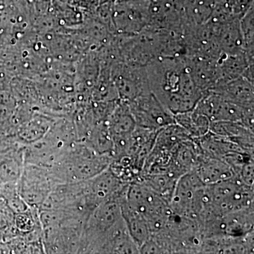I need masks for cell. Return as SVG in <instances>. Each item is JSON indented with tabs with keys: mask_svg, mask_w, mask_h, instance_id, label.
Wrapping results in <instances>:
<instances>
[{
	"mask_svg": "<svg viewBox=\"0 0 254 254\" xmlns=\"http://www.w3.org/2000/svg\"><path fill=\"white\" fill-rule=\"evenodd\" d=\"M145 67L150 91L174 116L194 109L205 95L193 80L187 55L160 57Z\"/></svg>",
	"mask_w": 254,
	"mask_h": 254,
	"instance_id": "cell-1",
	"label": "cell"
},
{
	"mask_svg": "<svg viewBox=\"0 0 254 254\" xmlns=\"http://www.w3.org/2000/svg\"><path fill=\"white\" fill-rule=\"evenodd\" d=\"M112 160V155L100 154L84 143L76 141L48 170L55 185L76 183L96 176L110 166Z\"/></svg>",
	"mask_w": 254,
	"mask_h": 254,
	"instance_id": "cell-2",
	"label": "cell"
},
{
	"mask_svg": "<svg viewBox=\"0 0 254 254\" xmlns=\"http://www.w3.org/2000/svg\"><path fill=\"white\" fill-rule=\"evenodd\" d=\"M194 109L205 115L210 123L239 122L254 130V109L239 106L214 92H209L203 95Z\"/></svg>",
	"mask_w": 254,
	"mask_h": 254,
	"instance_id": "cell-3",
	"label": "cell"
},
{
	"mask_svg": "<svg viewBox=\"0 0 254 254\" xmlns=\"http://www.w3.org/2000/svg\"><path fill=\"white\" fill-rule=\"evenodd\" d=\"M55 186L48 168L25 163L17 182V190L29 206H41Z\"/></svg>",
	"mask_w": 254,
	"mask_h": 254,
	"instance_id": "cell-4",
	"label": "cell"
},
{
	"mask_svg": "<svg viewBox=\"0 0 254 254\" xmlns=\"http://www.w3.org/2000/svg\"><path fill=\"white\" fill-rule=\"evenodd\" d=\"M127 103L137 126L158 131L175 123V116L165 109L152 92Z\"/></svg>",
	"mask_w": 254,
	"mask_h": 254,
	"instance_id": "cell-5",
	"label": "cell"
},
{
	"mask_svg": "<svg viewBox=\"0 0 254 254\" xmlns=\"http://www.w3.org/2000/svg\"><path fill=\"white\" fill-rule=\"evenodd\" d=\"M113 13L120 31L131 36L138 34L149 24V0L117 1Z\"/></svg>",
	"mask_w": 254,
	"mask_h": 254,
	"instance_id": "cell-6",
	"label": "cell"
},
{
	"mask_svg": "<svg viewBox=\"0 0 254 254\" xmlns=\"http://www.w3.org/2000/svg\"><path fill=\"white\" fill-rule=\"evenodd\" d=\"M247 109H254V81L244 76L218 83L211 91Z\"/></svg>",
	"mask_w": 254,
	"mask_h": 254,
	"instance_id": "cell-7",
	"label": "cell"
},
{
	"mask_svg": "<svg viewBox=\"0 0 254 254\" xmlns=\"http://www.w3.org/2000/svg\"><path fill=\"white\" fill-rule=\"evenodd\" d=\"M193 170L205 185H213L237 177L225 162L203 154Z\"/></svg>",
	"mask_w": 254,
	"mask_h": 254,
	"instance_id": "cell-8",
	"label": "cell"
},
{
	"mask_svg": "<svg viewBox=\"0 0 254 254\" xmlns=\"http://www.w3.org/2000/svg\"><path fill=\"white\" fill-rule=\"evenodd\" d=\"M125 196V195L122 198L120 201L122 215L130 236L140 250L142 246L144 245L151 237V230H150L149 224L143 218V215L136 210L130 208L125 203L124 201Z\"/></svg>",
	"mask_w": 254,
	"mask_h": 254,
	"instance_id": "cell-9",
	"label": "cell"
},
{
	"mask_svg": "<svg viewBox=\"0 0 254 254\" xmlns=\"http://www.w3.org/2000/svg\"><path fill=\"white\" fill-rule=\"evenodd\" d=\"M24 149H8L0 152V182L16 184L24 168Z\"/></svg>",
	"mask_w": 254,
	"mask_h": 254,
	"instance_id": "cell-10",
	"label": "cell"
},
{
	"mask_svg": "<svg viewBox=\"0 0 254 254\" xmlns=\"http://www.w3.org/2000/svg\"><path fill=\"white\" fill-rule=\"evenodd\" d=\"M215 5V0H183L182 9L185 27L199 26L208 22Z\"/></svg>",
	"mask_w": 254,
	"mask_h": 254,
	"instance_id": "cell-11",
	"label": "cell"
},
{
	"mask_svg": "<svg viewBox=\"0 0 254 254\" xmlns=\"http://www.w3.org/2000/svg\"><path fill=\"white\" fill-rule=\"evenodd\" d=\"M175 123L182 127L192 138L196 139L210 131V122L195 109L175 115Z\"/></svg>",
	"mask_w": 254,
	"mask_h": 254,
	"instance_id": "cell-12",
	"label": "cell"
},
{
	"mask_svg": "<svg viewBox=\"0 0 254 254\" xmlns=\"http://www.w3.org/2000/svg\"><path fill=\"white\" fill-rule=\"evenodd\" d=\"M254 20L253 4L240 19L245 57L251 65H254Z\"/></svg>",
	"mask_w": 254,
	"mask_h": 254,
	"instance_id": "cell-13",
	"label": "cell"
},
{
	"mask_svg": "<svg viewBox=\"0 0 254 254\" xmlns=\"http://www.w3.org/2000/svg\"><path fill=\"white\" fill-rule=\"evenodd\" d=\"M28 210L23 213L16 214L14 218V224L19 231L23 232H31L34 226L33 216L28 213Z\"/></svg>",
	"mask_w": 254,
	"mask_h": 254,
	"instance_id": "cell-14",
	"label": "cell"
}]
</instances>
